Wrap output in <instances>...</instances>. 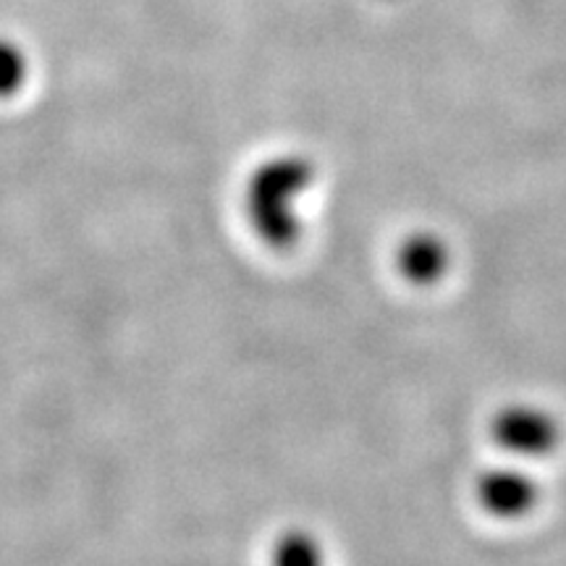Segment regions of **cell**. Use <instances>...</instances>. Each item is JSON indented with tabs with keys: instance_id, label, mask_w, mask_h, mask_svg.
Wrapping results in <instances>:
<instances>
[{
	"instance_id": "obj_1",
	"label": "cell",
	"mask_w": 566,
	"mask_h": 566,
	"mask_svg": "<svg viewBox=\"0 0 566 566\" xmlns=\"http://www.w3.org/2000/svg\"><path fill=\"white\" fill-rule=\"evenodd\" d=\"M315 181V166L304 155H275L260 163L244 184V216L254 237L271 250L300 244L302 200Z\"/></svg>"
},
{
	"instance_id": "obj_2",
	"label": "cell",
	"mask_w": 566,
	"mask_h": 566,
	"mask_svg": "<svg viewBox=\"0 0 566 566\" xmlns=\"http://www.w3.org/2000/svg\"><path fill=\"white\" fill-rule=\"evenodd\" d=\"M488 430L501 451L520 459H543L554 454L562 443V424L556 417L530 401L495 409Z\"/></svg>"
},
{
	"instance_id": "obj_3",
	"label": "cell",
	"mask_w": 566,
	"mask_h": 566,
	"mask_svg": "<svg viewBox=\"0 0 566 566\" xmlns=\"http://www.w3.org/2000/svg\"><path fill=\"white\" fill-rule=\"evenodd\" d=\"M475 501L495 520L514 522L535 512L537 501H541V485L525 470L495 467L475 480Z\"/></svg>"
},
{
	"instance_id": "obj_4",
	"label": "cell",
	"mask_w": 566,
	"mask_h": 566,
	"mask_svg": "<svg viewBox=\"0 0 566 566\" xmlns=\"http://www.w3.org/2000/svg\"><path fill=\"white\" fill-rule=\"evenodd\" d=\"M451 268V250L441 233L428 229L409 233L396 247V271L412 286L428 289L446 279Z\"/></svg>"
},
{
	"instance_id": "obj_5",
	"label": "cell",
	"mask_w": 566,
	"mask_h": 566,
	"mask_svg": "<svg viewBox=\"0 0 566 566\" xmlns=\"http://www.w3.org/2000/svg\"><path fill=\"white\" fill-rule=\"evenodd\" d=\"M271 566H328L325 548L307 530H289L275 541Z\"/></svg>"
},
{
	"instance_id": "obj_6",
	"label": "cell",
	"mask_w": 566,
	"mask_h": 566,
	"mask_svg": "<svg viewBox=\"0 0 566 566\" xmlns=\"http://www.w3.org/2000/svg\"><path fill=\"white\" fill-rule=\"evenodd\" d=\"M27 55L11 40H0V97H11L27 82Z\"/></svg>"
}]
</instances>
